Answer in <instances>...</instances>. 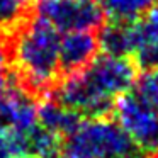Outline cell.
<instances>
[{"label":"cell","instance_id":"ac0fdd59","mask_svg":"<svg viewBox=\"0 0 158 158\" xmlns=\"http://www.w3.org/2000/svg\"><path fill=\"white\" fill-rule=\"evenodd\" d=\"M124 158H146L143 153H129L127 156H124Z\"/></svg>","mask_w":158,"mask_h":158},{"label":"cell","instance_id":"52a82bcc","mask_svg":"<svg viewBox=\"0 0 158 158\" xmlns=\"http://www.w3.org/2000/svg\"><path fill=\"white\" fill-rule=\"evenodd\" d=\"M85 70L112 99L129 92L136 80L134 65L124 56H112L104 53L99 58H94L85 66Z\"/></svg>","mask_w":158,"mask_h":158},{"label":"cell","instance_id":"5bb4252c","mask_svg":"<svg viewBox=\"0 0 158 158\" xmlns=\"http://www.w3.org/2000/svg\"><path fill=\"white\" fill-rule=\"evenodd\" d=\"M134 94L158 114V68H148L134 80Z\"/></svg>","mask_w":158,"mask_h":158},{"label":"cell","instance_id":"8992f818","mask_svg":"<svg viewBox=\"0 0 158 158\" xmlns=\"http://www.w3.org/2000/svg\"><path fill=\"white\" fill-rule=\"evenodd\" d=\"M38 106L31 90L19 77L9 73L0 82V121L21 133L38 126Z\"/></svg>","mask_w":158,"mask_h":158},{"label":"cell","instance_id":"d6986e66","mask_svg":"<svg viewBox=\"0 0 158 158\" xmlns=\"http://www.w3.org/2000/svg\"><path fill=\"white\" fill-rule=\"evenodd\" d=\"M60 158H83V156H75V155H68V153H61Z\"/></svg>","mask_w":158,"mask_h":158},{"label":"cell","instance_id":"30bf717a","mask_svg":"<svg viewBox=\"0 0 158 158\" xmlns=\"http://www.w3.org/2000/svg\"><path fill=\"white\" fill-rule=\"evenodd\" d=\"M129 38L133 44V53L153 46L158 43V5L148 9L139 17L127 21Z\"/></svg>","mask_w":158,"mask_h":158},{"label":"cell","instance_id":"8fae6325","mask_svg":"<svg viewBox=\"0 0 158 158\" xmlns=\"http://www.w3.org/2000/svg\"><path fill=\"white\" fill-rule=\"evenodd\" d=\"M99 46L106 55L124 56L133 55V44L129 38L127 21H112L100 29Z\"/></svg>","mask_w":158,"mask_h":158},{"label":"cell","instance_id":"277c9868","mask_svg":"<svg viewBox=\"0 0 158 158\" xmlns=\"http://www.w3.org/2000/svg\"><path fill=\"white\" fill-rule=\"evenodd\" d=\"M114 114L121 129L141 151H158V114L136 94H123L114 102Z\"/></svg>","mask_w":158,"mask_h":158},{"label":"cell","instance_id":"44dd1931","mask_svg":"<svg viewBox=\"0 0 158 158\" xmlns=\"http://www.w3.org/2000/svg\"><path fill=\"white\" fill-rule=\"evenodd\" d=\"M153 155H155V156H153V158H158V151H156V153H153Z\"/></svg>","mask_w":158,"mask_h":158},{"label":"cell","instance_id":"5b68a950","mask_svg":"<svg viewBox=\"0 0 158 158\" xmlns=\"http://www.w3.org/2000/svg\"><path fill=\"white\" fill-rule=\"evenodd\" d=\"M55 97L78 116L87 117H104L116 102L97 85L85 68L68 73L56 87Z\"/></svg>","mask_w":158,"mask_h":158},{"label":"cell","instance_id":"6da1fadb","mask_svg":"<svg viewBox=\"0 0 158 158\" xmlns=\"http://www.w3.org/2000/svg\"><path fill=\"white\" fill-rule=\"evenodd\" d=\"M60 32L38 17L21 24L10 43L19 78L31 92H44L60 70Z\"/></svg>","mask_w":158,"mask_h":158},{"label":"cell","instance_id":"2e32d148","mask_svg":"<svg viewBox=\"0 0 158 158\" xmlns=\"http://www.w3.org/2000/svg\"><path fill=\"white\" fill-rule=\"evenodd\" d=\"M12 63V48L2 32H0V82L9 75V68Z\"/></svg>","mask_w":158,"mask_h":158},{"label":"cell","instance_id":"3957f363","mask_svg":"<svg viewBox=\"0 0 158 158\" xmlns=\"http://www.w3.org/2000/svg\"><path fill=\"white\" fill-rule=\"evenodd\" d=\"M34 17L58 32L92 31L102 24V10L94 0H31Z\"/></svg>","mask_w":158,"mask_h":158},{"label":"cell","instance_id":"7c38bea8","mask_svg":"<svg viewBox=\"0 0 158 158\" xmlns=\"http://www.w3.org/2000/svg\"><path fill=\"white\" fill-rule=\"evenodd\" d=\"M26 144L27 153L39 158H60L63 150L61 136L44 129L43 126H34L26 133Z\"/></svg>","mask_w":158,"mask_h":158},{"label":"cell","instance_id":"9c48e42d","mask_svg":"<svg viewBox=\"0 0 158 158\" xmlns=\"http://www.w3.org/2000/svg\"><path fill=\"white\" fill-rule=\"evenodd\" d=\"M38 123L58 136H68L80 124V116L60 100L48 99L38 106Z\"/></svg>","mask_w":158,"mask_h":158},{"label":"cell","instance_id":"ffe728a7","mask_svg":"<svg viewBox=\"0 0 158 158\" xmlns=\"http://www.w3.org/2000/svg\"><path fill=\"white\" fill-rule=\"evenodd\" d=\"M17 158H39V156H36V155H31V153H26V155H21V156H17Z\"/></svg>","mask_w":158,"mask_h":158},{"label":"cell","instance_id":"7a4b0ae2","mask_svg":"<svg viewBox=\"0 0 158 158\" xmlns=\"http://www.w3.org/2000/svg\"><path fill=\"white\" fill-rule=\"evenodd\" d=\"M133 141L114 121L90 117L80 121L77 129L66 136L61 153L83 158H124L133 153Z\"/></svg>","mask_w":158,"mask_h":158},{"label":"cell","instance_id":"4fadbf2b","mask_svg":"<svg viewBox=\"0 0 158 158\" xmlns=\"http://www.w3.org/2000/svg\"><path fill=\"white\" fill-rule=\"evenodd\" d=\"M112 21H133L156 5V0H94Z\"/></svg>","mask_w":158,"mask_h":158},{"label":"cell","instance_id":"e0dca14e","mask_svg":"<svg viewBox=\"0 0 158 158\" xmlns=\"http://www.w3.org/2000/svg\"><path fill=\"white\" fill-rule=\"evenodd\" d=\"M138 56V63H139L143 68H158V43L153 46H148V48L141 49L136 53Z\"/></svg>","mask_w":158,"mask_h":158},{"label":"cell","instance_id":"ba28073f","mask_svg":"<svg viewBox=\"0 0 158 158\" xmlns=\"http://www.w3.org/2000/svg\"><path fill=\"white\" fill-rule=\"evenodd\" d=\"M99 39L92 31H70L60 39V70L73 73L95 58Z\"/></svg>","mask_w":158,"mask_h":158},{"label":"cell","instance_id":"9a60e30c","mask_svg":"<svg viewBox=\"0 0 158 158\" xmlns=\"http://www.w3.org/2000/svg\"><path fill=\"white\" fill-rule=\"evenodd\" d=\"M31 0H0V29L22 21Z\"/></svg>","mask_w":158,"mask_h":158}]
</instances>
